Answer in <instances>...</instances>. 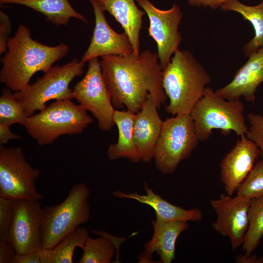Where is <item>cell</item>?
<instances>
[{
	"instance_id": "obj_36",
	"label": "cell",
	"mask_w": 263,
	"mask_h": 263,
	"mask_svg": "<svg viewBox=\"0 0 263 263\" xmlns=\"http://www.w3.org/2000/svg\"><path fill=\"white\" fill-rule=\"evenodd\" d=\"M235 261L237 263H262L263 258H259L254 255H239L235 257Z\"/></svg>"
},
{
	"instance_id": "obj_31",
	"label": "cell",
	"mask_w": 263,
	"mask_h": 263,
	"mask_svg": "<svg viewBox=\"0 0 263 263\" xmlns=\"http://www.w3.org/2000/svg\"><path fill=\"white\" fill-rule=\"evenodd\" d=\"M12 30L10 17L4 12L0 10V54L7 50V42Z\"/></svg>"
},
{
	"instance_id": "obj_13",
	"label": "cell",
	"mask_w": 263,
	"mask_h": 263,
	"mask_svg": "<svg viewBox=\"0 0 263 263\" xmlns=\"http://www.w3.org/2000/svg\"><path fill=\"white\" fill-rule=\"evenodd\" d=\"M251 199L236 195L222 194L211 200L210 204L217 217L212 227L221 235L228 237L232 249L242 245L249 225L248 211Z\"/></svg>"
},
{
	"instance_id": "obj_25",
	"label": "cell",
	"mask_w": 263,
	"mask_h": 263,
	"mask_svg": "<svg viewBox=\"0 0 263 263\" xmlns=\"http://www.w3.org/2000/svg\"><path fill=\"white\" fill-rule=\"evenodd\" d=\"M94 234L100 236L94 239L87 237L82 250L83 253L79 263H110L117 249L115 237L104 231L92 230Z\"/></svg>"
},
{
	"instance_id": "obj_24",
	"label": "cell",
	"mask_w": 263,
	"mask_h": 263,
	"mask_svg": "<svg viewBox=\"0 0 263 263\" xmlns=\"http://www.w3.org/2000/svg\"><path fill=\"white\" fill-rule=\"evenodd\" d=\"M88 236L87 229L78 226L53 248L40 250L41 263H73L75 248L82 249Z\"/></svg>"
},
{
	"instance_id": "obj_16",
	"label": "cell",
	"mask_w": 263,
	"mask_h": 263,
	"mask_svg": "<svg viewBox=\"0 0 263 263\" xmlns=\"http://www.w3.org/2000/svg\"><path fill=\"white\" fill-rule=\"evenodd\" d=\"M247 61L236 72L233 79L215 93L228 100H255L258 87L263 83V48L251 54Z\"/></svg>"
},
{
	"instance_id": "obj_14",
	"label": "cell",
	"mask_w": 263,
	"mask_h": 263,
	"mask_svg": "<svg viewBox=\"0 0 263 263\" xmlns=\"http://www.w3.org/2000/svg\"><path fill=\"white\" fill-rule=\"evenodd\" d=\"M260 155L257 146L244 135L223 157L220 164L221 181L227 195L237 191Z\"/></svg>"
},
{
	"instance_id": "obj_5",
	"label": "cell",
	"mask_w": 263,
	"mask_h": 263,
	"mask_svg": "<svg viewBox=\"0 0 263 263\" xmlns=\"http://www.w3.org/2000/svg\"><path fill=\"white\" fill-rule=\"evenodd\" d=\"M244 105L240 99L228 100L207 87L201 98L189 114L199 141H205L213 130H220L225 135L234 132L238 136L245 135L248 127L244 115Z\"/></svg>"
},
{
	"instance_id": "obj_21",
	"label": "cell",
	"mask_w": 263,
	"mask_h": 263,
	"mask_svg": "<svg viewBox=\"0 0 263 263\" xmlns=\"http://www.w3.org/2000/svg\"><path fill=\"white\" fill-rule=\"evenodd\" d=\"M135 113L129 110L115 109L113 120L118 130V139L115 143L109 145L107 155L111 161L121 158H127L133 163L141 160L140 154L135 143L133 129Z\"/></svg>"
},
{
	"instance_id": "obj_29",
	"label": "cell",
	"mask_w": 263,
	"mask_h": 263,
	"mask_svg": "<svg viewBox=\"0 0 263 263\" xmlns=\"http://www.w3.org/2000/svg\"><path fill=\"white\" fill-rule=\"evenodd\" d=\"M250 124L245 136L257 146L261 151V157L263 158V116L254 113L247 115Z\"/></svg>"
},
{
	"instance_id": "obj_23",
	"label": "cell",
	"mask_w": 263,
	"mask_h": 263,
	"mask_svg": "<svg viewBox=\"0 0 263 263\" xmlns=\"http://www.w3.org/2000/svg\"><path fill=\"white\" fill-rule=\"evenodd\" d=\"M220 9L224 11L239 13L252 25L254 36L243 47V52L246 56L263 48V0L254 6L244 4L238 0H228Z\"/></svg>"
},
{
	"instance_id": "obj_12",
	"label": "cell",
	"mask_w": 263,
	"mask_h": 263,
	"mask_svg": "<svg viewBox=\"0 0 263 263\" xmlns=\"http://www.w3.org/2000/svg\"><path fill=\"white\" fill-rule=\"evenodd\" d=\"M42 209L38 200H14L8 240L17 253H32L42 249Z\"/></svg>"
},
{
	"instance_id": "obj_33",
	"label": "cell",
	"mask_w": 263,
	"mask_h": 263,
	"mask_svg": "<svg viewBox=\"0 0 263 263\" xmlns=\"http://www.w3.org/2000/svg\"><path fill=\"white\" fill-rule=\"evenodd\" d=\"M10 263H41L40 251L16 254L10 261Z\"/></svg>"
},
{
	"instance_id": "obj_30",
	"label": "cell",
	"mask_w": 263,
	"mask_h": 263,
	"mask_svg": "<svg viewBox=\"0 0 263 263\" xmlns=\"http://www.w3.org/2000/svg\"><path fill=\"white\" fill-rule=\"evenodd\" d=\"M14 200L0 197V241L7 240L12 220Z\"/></svg>"
},
{
	"instance_id": "obj_17",
	"label": "cell",
	"mask_w": 263,
	"mask_h": 263,
	"mask_svg": "<svg viewBox=\"0 0 263 263\" xmlns=\"http://www.w3.org/2000/svg\"><path fill=\"white\" fill-rule=\"evenodd\" d=\"M158 107L149 94L142 108L135 113L133 137L141 160L149 162L153 158L154 150L163 121Z\"/></svg>"
},
{
	"instance_id": "obj_2",
	"label": "cell",
	"mask_w": 263,
	"mask_h": 263,
	"mask_svg": "<svg viewBox=\"0 0 263 263\" xmlns=\"http://www.w3.org/2000/svg\"><path fill=\"white\" fill-rule=\"evenodd\" d=\"M64 43L42 44L31 37L30 29L20 24L7 42V50L0 58V81L13 92L26 86L38 72L48 71L69 52Z\"/></svg>"
},
{
	"instance_id": "obj_1",
	"label": "cell",
	"mask_w": 263,
	"mask_h": 263,
	"mask_svg": "<svg viewBox=\"0 0 263 263\" xmlns=\"http://www.w3.org/2000/svg\"><path fill=\"white\" fill-rule=\"evenodd\" d=\"M112 102L116 109L124 106L135 113L149 94L159 108L167 96L162 87L163 70L157 53L146 49L138 55H108L100 61Z\"/></svg>"
},
{
	"instance_id": "obj_9",
	"label": "cell",
	"mask_w": 263,
	"mask_h": 263,
	"mask_svg": "<svg viewBox=\"0 0 263 263\" xmlns=\"http://www.w3.org/2000/svg\"><path fill=\"white\" fill-rule=\"evenodd\" d=\"M40 170L26 159L21 147L0 145V197L40 200L44 198L35 186Z\"/></svg>"
},
{
	"instance_id": "obj_19",
	"label": "cell",
	"mask_w": 263,
	"mask_h": 263,
	"mask_svg": "<svg viewBox=\"0 0 263 263\" xmlns=\"http://www.w3.org/2000/svg\"><path fill=\"white\" fill-rule=\"evenodd\" d=\"M146 194L142 195L137 192L126 193L120 190L113 192L114 196L120 198L135 200L138 202L148 205L155 211L157 222L186 221L199 222L203 218L200 209L196 207L186 209L171 204L156 194L147 183H144Z\"/></svg>"
},
{
	"instance_id": "obj_8",
	"label": "cell",
	"mask_w": 263,
	"mask_h": 263,
	"mask_svg": "<svg viewBox=\"0 0 263 263\" xmlns=\"http://www.w3.org/2000/svg\"><path fill=\"white\" fill-rule=\"evenodd\" d=\"M199 140L189 114L176 115L163 122L153 158L164 174L174 172L180 163L190 156Z\"/></svg>"
},
{
	"instance_id": "obj_32",
	"label": "cell",
	"mask_w": 263,
	"mask_h": 263,
	"mask_svg": "<svg viewBox=\"0 0 263 263\" xmlns=\"http://www.w3.org/2000/svg\"><path fill=\"white\" fill-rule=\"evenodd\" d=\"M17 252L8 240L0 241V263H10Z\"/></svg>"
},
{
	"instance_id": "obj_6",
	"label": "cell",
	"mask_w": 263,
	"mask_h": 263,
	"mask_svg": "<svg viewBox=\"0 0 263 263\" xmlns=\"http://www.w3.org/2000/svg\"><path fill=\"white\" fill-rule=\"evenodd\" d=\"M90 189L84 183L75 184L65 199L42 209V248L51 249L90 216L88 198Z\"/></svg>"
},
{
	"instance_id": "obj_26",
	"label": "cell",
	"mask_w": 263,
	"mask_h": 263,
	"mask_svg": "<svg viewBox=\"0 0 263 263\" xmlns=\"http://www.w3.org/2000/svg\"><path fill=\"white\" fill-rule=\"evenodd\" d=\"M249 225L242 249L250 255L263 236V196L251 199L248 211Z\"/></svg>"
},
{
	"instance_id": "obj_11",
	"label": "cell",
	"mask_w": 263,
	"mask_h": 263,
	"mask_svg": "<svg viewBox=\"0 0 263 263\" xmlns=\"http://www.w3.org/2000/svg\"><path fill=\"white\" fill-rule=\"evenodd\" d=\"M148 15L149 26L148 36L157 44V56L163 70L172 56L179 48L182 37L179 25L182 18L180 7L176 4L168 10L156 7L149 0H135Z\"/></svg>"
},
{
	"instance_id": "obj_4",
	"label": "cell",
	"mask_w": 263,
	"mask_h": 263,
	"mask_svg": "<svg viewBox=\"0 0 263 263\" xmlns=\"http://www.w3.org/2000/svg\"><path fill=\"white\" fill-rule=\"evenodd\" d=\"M93 122L81 105L63 99L56 100L28 117L24 126L32 138L42 146L53 143L61 135L80 134Z\"/></svg>"
},
{
	"instance_id": "obj_15",
	"label": "cell",
	"mask_w": 263,
	"mask_h": 263,
	"mask_svg": "<svg viewBox=\"0 0 263 263\" xmlns=\"http://www.w3.org/2000/svg\"><path fill=\"white\" fill-rule=\"evenodd\" d=\"M95 17V25L89 46L81 61L86 63L99 56L127 55L133 53L132 44L127 35L115 32L107 22L104 11L95 0H89Z\"/></svg>"
},
{
	"instance_id": "obj_27",
	"label": "cell",
	"mask_w": 263,
	"mask_h": 263,
	"mask_svg": "<svg viewBox=\"0 0 263 263\" xmlns=\"http://www.w3.org/2000/svg\"><path fill=\"white\" fill-rule=\"evenodd\" d=\"M12 92L7 88L2 89L0 97V123L24 126L27 116L22 104Z\"/></svg>"
},
{
	"instance_id": "obj_34",
	"label": "cell",
	"mask_w": 263,
	"mask_h": 263,
	"mask_svg": "<svg viewBox=\"0 0 263 263\" xmlns=\"http://www.w3.org/2000/svg\"><path fill=\"white\" fill-rule=\"evenodd\" d=\"M228 0H188V3L194 7H209L215 10L223 5Z\"/></svg>"
},
{
	"instance_id": "obj_35",
	"label": "cell",
	"mask_w": 263,
	"mask_h": 263,
	"mask_svg": "<svg viewBox=\"0 0 263 263\" xmlns=\"http://www.w3.org/2000/svg\"><path fill=\"white\" fill-rule=\"evenodd\" d=\"M9 125L0 123V145L7 144L11 140L19 139L21 138L19 135L12 132Z\"/></svg>"
},
{
	"instance_id": "obj_20",
	"label": "cell",
	"mask_w": 263,
	"mask_h": 263,
	"mask_svg": "<svg viewBox=\"0 0 263 263\" xmlns=\"http://www.w3.org/2000/svg\"><path fill=\"white\" fill-rule=\"evenodd\" d=\"M99 7L109 12L121 25L133 49V54H140V33L146 14L139 9L134 0H95Z\"/></svg>"
},
{
	"instance_id": "obj_7",
	"label": "cell",
	"mask_w": 263,
	"mask_h": 263,
	"mask_svg": "<svg viewBox=\"0 0 263 263\" xmlns=\"http://www.w3.org/2000/svg\"><path fill=\"white\" fill-rule=\"evenodd\" d=\"M85 63L75 57L62 65H54L35 82L13 92L27 117L36 111L44 110L50 100L73 99L70 84L75 77L83 75Z\"/></svg>"
},
{
	"instance_id": "obj_28",
	"label": "cell",
	"mask_w": 263,
	"mask_h": 263,
	"mask_svg": "<svg viewBox=\"0 0 263 263\" xmlns=\"http://www.w3.org/2000/svg\"><path fill=\"white\" fill-rule=\"evenodd\" d=\"M237 195L251 200L263 196V158L255 164L237 190Z\"/></svg>"
},
{
	"instance_id": "obj_18",
	"label": "cell",
	"mask_w": 263,
	"mask_h": 263,
	"mask_svg": "<svg viewBox=\"0 0 263 263\" xmlns=\"http://www.w3.org/2000/svg\"><path fill=\"white\" fill-rule=\"evenodd\" d=\"M153 234L144 244V251L138 256V263H150L155 252L159 256V263H171L175 257V244L181 234L189 228L188 221L157 222L152 221Z\"/></svg>"
},
{
	"instance_id": "obj_22",
	"label": "cell",
	"mask_w": 263,
	"mask_h": 263,
	"mask_svg": "<svg viewBox=\"0 0 263 263\" xmlns=\"http://www.w3.org/2000/svg\"><path fill=\"white\" fill-rule=\"evenodd\" d=\"M12 4L27 7L42 15L48 22L56 26H66L74 18L84 23L88 21L77 12L68 0H0V4Z\"/></svg>"
},
{
	"instance_id": "obj_10",
	"label": "cell",
	"mask_w": 263,
	"mask_h": 263,
	"mask_svg": "<svg viewBox=\"0 0 263 263\" xmlns=\"http://www.w3.org/2000/svg\"><path fill=\"white\" fill-rule=\"evenodd\" d=\"M72 93L73 98L97 119L99 129L109 131L113 128L115 108L103 77L98 57L88 61L84 76L74 85Z\"/></svg>"
},
{
	"instance_id": "obj_3",
	"label": "cell",
	"mask_w": 263,
	"mask_h": 263,
	"mask_svg": "<svg viewBox=\"0 0 263 263\" xmlns=\"http://www.w3.org/2000/svg\"><path fill=\"white\" fill-rule=\"evenodd\" d=\"M211 80L190 51L178 48L163 70L162 87L169 99L166 111L172 116L189 114Z\"/></svg>"
}]
</instances>
